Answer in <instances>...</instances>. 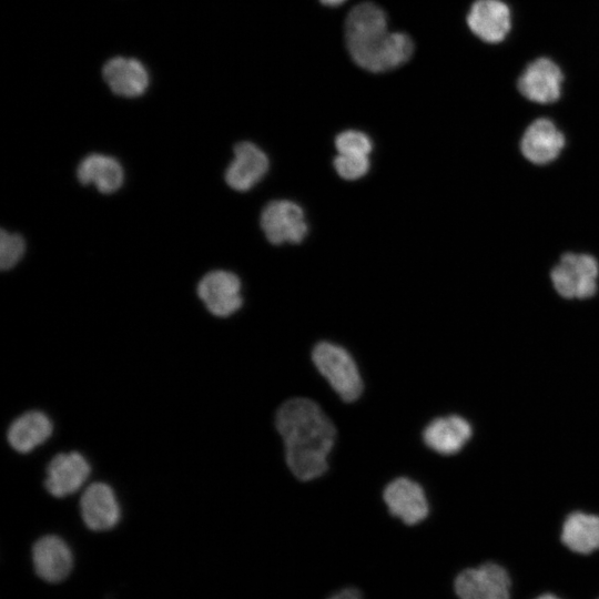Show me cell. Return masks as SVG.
Wrapping results in <instances>:
<instances>
[{"mask_svg": "<svg viewBox=\"0 0 599 599\" xmlns=\"http://www.w3.org/2000/svg\"><path fill=\"white\" fill-rule=\"evenodd\" d=\"M387 17L384 10L372 2L354 7L345 23V38L348 52L355 58L379 43L388 33Z\"/></svg>", "mask_w": 599, "mask_h": 599, "instance_id": "277c9868", "label": "cell"}, {"mask_svg": "<svg viewBox=\"0 0 599 599\" xmlns=\"http://www.w3.org/2000/svg\"><path fill=\"white\" fill-rule=\"evenodd\" d=\"M561 541L571 551L588 555L599 549V516L573 511L564 521Z\"/></svg>", "mask_w": 599, "mask_h": 599, "instance_id": "44dd1931", "label": "cell"}, {"mask_svg": "<svg viewBox=\"0 0 599 599\" xmlns=\"http://www.w3.org/2000/svg\"><path fill=\"white\" fill-rule=\"evenodd\" d=\"M31 558L37 576L49 583L64 580L73 567L70 547L55 535L39 538L32 546Z\"/></svg>", "mask_w": 599, "mask_h": 599, "instance_id": "9c48e42d", "label": "cell"}, {"mask_svg": "<svg viewBox=\"0 0 599 599\" xmlns=\"http://www.w3.org/2000/svg\"><path fill=\"white\" fill-rule=\"evenodd\" d=\"M327 599H363V595L355 587H346L331 595Z\"/></svg>", "mask_w": 599, "mask_h": 599, "instance_id": "d4e9b609", "label": "cell"}, {"mask_svg": "<svg viewBox=\"0 0 599 599\" xmlns=\"http://www.w3.org/2000/svg\"><path fill=\"white\" fill-rule=\"evenodd\" d=\"M90 475L88 460L78 451L60 453L48 465L45 488L62 498L78 491Z\"/></svg>", "mask_w": 599, "mask_h": 599, "instance_id": "30bf717a", "label": "cell"}, {"mask_svg": "<svg viewBox=\"0 0 599 599\" xmlns=\"http://www.w3.org/2000/svg\"><path fill=\"white\" fill-rule=\"evenodd\" d=\"M335 146L338 153L368 155L373 149V143L364 132L347 130L336 136Z\"/></svg>", "mask_w": 599, "mask_h": 599, "instance_id": "cb8c5ba5", "label": "cell"}, {"mask_svg": "<svg viewBox=\"0 0 599 599\" xmlns=\"http://www.w3.org/2000/svg\"><path fill=\"white\" fill-rule=\"evenodd\" d=\"M389 512L406 525H416L428 515V502L419 484L408 478H396L384 490Z\"/></svg>", "mask_w": 599, "mask_h": 599, "instance_id": "7c38bea8", "label": "cell"}, {"mask_svg": "<svg viewBox=\"0 0 599 599\" xmlns=\"http://www.w3.org/2000/svg\"><path fill=\"white\" fill-rule=\"evenodd\" d=\"M102 75L111 91L124 98L142 95L150 82L145 67L133 58L110 59L103 65Z\"/></svg>", "mask_w": 599, "mask_h": 599, "instance_id": "e0dca14e", "label": "cell"}, {"mask_svg": "<svg viewBox=\"0 0 599 599\" xmlns=\"http://www.w3.org/2000/svg\"><path fill=\"white\" fill-rule=\"evenodd\" d=\"M52 423L42 412L30 410L13 420L8 429V441L19 453H30L52 434Z\"/></svg>", "mask_w": 599, "mask_h": 599, "instance_id": "ffe728a7", "label": "cell"}, {"mask_svg": "<svg viewBox=\"0 0 599 599\" xmlns=\"http://www.w3.org/2000/svg\"><path fill=\"white\" fill-rule=\"evenodd\" d=\"M312 359L344 402H354L359 397L363 390L362 378L353 357L345 348L321 342L314 347Z\"/></svg>", "mask_w": 599, "mask_h": 599, "instance_id": "7a4b0ae2", "label": "cell"}, {"mask_svg": "<svg viewBox=\"0 0 599 599\" xmlns=\"http://www.w3.org/2000/svg\"><path fill=\"white\" fill-rule=\"evenodd\" d=\"M83 522L93 531L112 529L120 520L121 510L113 489L104 483H93L80 499Z\"/></svg>", "mask_w": 599, "mask_h": 599, "instance_id": "8fae6325", "label": "cell"}, {"mask_svg": "<svg viewBox=\"0 0 599 599\" xmlns=\"http://www.w3.org/2000/svg\"><path fill=\"white\" fill-rule=\"evenodd\" d=\"M467 24L483 41L498 43L511 28L510 10L501 0H477L468 12Z\"/></svg>", "mask_w": 599, "mask_h": 599, "instance_id": "5bb4252c", "label": "cell"}, {"mask_svg": "<svg viewBox=\"0 0 599 599\" xmlns=\"http://www.w3.org/2000/svg\"><path fill=\"white\" fill-rule=\"evenodd\" d=\"M322 3L326 4V6H331V7H335V6H338L341 3H343L345 0H321Z\"/></svg>", "mask_w": 599, "mask_h": 599, "instance_id": "484cf974", "label": "cell"}, {"mask_svg": "<svg viewBox=\"0 0 599 599\" xmlns=\"http://www.w3.org/2000/svg\"><path fill=\"white\" fill-rule=\"evenodd\" d=\"M414 52V42L403 32H388L387 35L368 51L353 58L363 69L384 72L407 62Z\"/></svg>", "mask_w": 599, "mask_h": 599, "instance_id": "2e32d148", "label": "cell"}, {"mask_svg": "<svg viewBox=\"0 0 599 599\" xmlns=\"http://www.w3.org/2000/svg\"><path fill=\"white\" fill-rule=\"evenodd\" d=\"M268 170L266 154L252 142H240L234 146V159L225 171L227 185L238 192L252 189Z\"/></svg>", "mask_w": 599, "mask_h": 599, "instance_id": "9a60e30c", "label": "cell"}, {"mask_svg": "<svg viewBox=\"0 0 599 599\" xmlns=\"http://www.w3.org/2000/svg\"><path fill=\"white\" fill-rule=\"evenodd\" d=\"M598 276L597 260L583 253H565L550 272L556 292L568 300L593 296L598 287Z\"/></svg>", "mask_w": 599, "mask_h": 599, "instance_id": "3957f363", "label": "cell"}, {"mask_svg": "<svg viewBox=\"0 0 599 599\" xmlns=\"http://www.w3.org/2000/svg\"><path fill=\"white\" fill-rule=\"evenodd\" d=\"M459 599H510V578L495 562H485L460 571L454 581Z\"/></svg>", "mask_w": 599, "mask_h": 599, "instance_id": "5b68a950", "label": "cell"}, {"mask_svg": "<svg viewBox=\"0 0 599 599\" xmlns=\"http://www.w3.org/2000/svg\"><path fill=\"white\" fill-rule=\"evenodd\" d=\"M368 155L338 153L334 159V167L337 174L345 180L363 177L369 170Z\"/></svg>", "mask_w": 599, "mask_h": 599, "instance_id": "603a6c76", "label": "cell"}, {"mask_svg": "<svg viewBox=\"0 0 599 599\" xmlns=\"http://www.w3.org/2000/svg\"><path fill=\"white\" fill-rule=\"evenodd\" d=\"M26 243L22 236L1 230L0 233V268H12L23 256Z\"/></svg>", "mask_w": 599, "mask_h": 599, "instance_id": "7402d4cb", "label": "cell"}, {"mask_svg": "<svg viewBox=\"0 0 599 599\" xmlns=\"http://www.w3.org/2000/svg\"><path fill=\"white\" fill-rule=\"evenodd\" d=\"M77 176L82 184H92L103 194L118 191L124 180L123 169L118 160L98 153L90 154L80 162Z\"/></svg>", "mask_w": 599, "mask_h": 599, "instance_id": "d6986e66", "label": "cell"}, {"mask_svg": "<svg viewBox=\"0 0 599 599\" xmlns=\"http://www.w3.org/2000/svg\"><path fill=\"white\" fill-rule=\"evenodd\" d=\"M565 144V135L556 124L547 118H539L525 130L520 151L531 163L542 165L556 160Z\"/></svg>", "mask_w": 599, "mask_h": 599, "instance_id": "4fadbf2b", "label": "cell"}, {"mask_svg": "<svg viewBox=\"0 0 599 599\" xmlns=\"http://www.w3.org/2000/svg\"><path fill=\"white\" fill-rule=\"evenodd\" d=\"M197 295L207 311L219 317L232 315L243 303L240 278L222 270L203 276L197 285Z\"/></svg>", "mask_w": 599, "mask_h": 599, "instance_id": "52a82bcc", "label": "cell"}, {"mask_svg": "<svg viewBox=\"0 0 599 599\" xmlns=\"http://www.w3.org/2000/svg\"><path fill=\"white\" fill-rule=\"evenodd\" d=\"M275 425L296 478L312 480L326 471L336 429L315 402L302 397L286 400L276 413Z\"/></svg>", "mask_w": 599, "mask_h": 599, "instance_id": "6da1fadb", "label": "cell"}, {"mask_svg": "<svg viewBox=\"0 0 599 599\" xmlns=\"http://www.w3.org/2000/svg\"><path fill=\"white\" fill-rule=\"evenodd\" d=\"M536 599H560V598H558V597H556L555 595H551V593H545V595L539 596Z\"/></svg>", "mask_w": 599, "mask_h": 599, "instance_id": "4316f807", "label": "cell"}, {"mask_svg": "<svg viewBox=\"0 0 599 599\" xmlns=\"http://www.w3.org/2000/svg\"><path fill=\"white\" fill-rule=\"evenodd\" d=\"M564 75L560 68L548 58L530 62L518 79V90L528 100L548 104L561 94Z\"/></svg>", "mask_w": 599, "mask_h": 599, "instance_id": "ba28073f", "label": "cell"}, {"mask_svg": "<svg viewBox=\"0 0 599 599\" xmlns=\"http://www.w3.org/2000/svg\"><path fill=\"white\" fill-rule=\"evenodd\" d=\"M470 436V424L464 417L457 415L434 419L423 433L425 444L441 455L458 453Z\"/></svg>", "mask_w": 599, "mask_h": 599, "instance_id": "ac0fdd59", "label": "cell"}, {"mask_svg": "<svg viewBox=\"0 0 599 599\" xmlns=\"http://www.w3.org/2000/svg\"><path fill=\"white\" fill-rule=\"evenodd\" d=\"M261 227L266 238L275 245L301 243L308 232L302 207L287 200L266 204L261 214Z\"/></svg>", "mask_w": 599, "mask_h": 599, "instance_id": "8992f818", "label": "cell"}]
</instances>
